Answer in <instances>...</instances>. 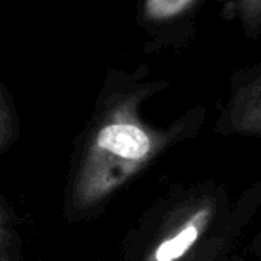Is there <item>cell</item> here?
<instances>
[{
    "mask_svg": "<svg viewBox=\"0 0 261 261\" xmlns=\"http://www.w3.org/2000/svg\"><path fill=\"white\" fill-rule=\"evenodd\" d=\"M231 200L213 181L174 186L158 206L138 261H197L232 222Z\"/></svg>",
    "mask_w": 261,
    "mask_h": 261,
    "instance_id": "2",
    "label": "cell"
},
{
    "mask_svg": "<svg viewBox=\"0 0 261 261\" xmlns=\"http://www.w3.org/2000/svg\"><path fill=\"white\" fill-rule=\"evenodd\" d=\"M168 86L147 65L108 72L70 160L66 213L72 218L97 211L158 158L199 135L207 116L204 106H193L168 125L142 116L143 106Z\"/></svg>",
    "mask_w": 261,
    "mask_h": 261,
    "instance_id": "1",
    "label": "cell"
},
{
    "mask_svg": "<svg viewBox=\"0 0 261 261\" xmlns=\"http://www.w3.org/2000/svg\"><path fill=\"white\" fill-rule=\"evenodd\" d=\"M13 247H15V231L8 210L0 200V261L13 259Z\"/></svg>",
    "mask_w": 261,
    "mask_h": 261,
    "instance_id": "7",
    "label": "cell"
},
{
    "mask_svg": "<svg viewBox=\"0 0 261 261\" xmlns=\"http://www.w3.org/2000/svg\"><path fill=\"white\" fill-rule=\"evenodd\" d=\"M20 138V118L8 88L0 81V152L13 147Z\"/></svg>",
    "mask_w": 261,
    "mask_h": 261,
    "instance_id": "5",
    "label": "cell"
},
{
    "mask_svg": "<svg viewBox=\"0 0 261 261\" xmlns=\"http://www.w3.org/2000/svg\"><path fill=\"white\" fill-rule=\"evenodd\" d=\"M231 6L240 18L243 34L256 41L261 33V0H232Z\"/></svg>",
    "mask_w": 261,
    "mask_h": 261,
    "instance_id": "6",
    "label": "cell"
},
{
    "mask_svg": "<svg viewBox=\"0 0 261 261\" xmlns=\"http://www.w3.org/2000/svg\"><path fill=\"white\" fill-rule=\"evenodd\" d=\"M206 0H140L138 23L160 47L190 40V29Z\"/></svg>",
    "mask_w": 261,
    "mask_h": 261,
    "instance_id": "4",
    "label": "cell"
},
{
    "mask_svg": "<svg viewBox=\"0 0 261 261\" xmlns=\"http://www.w3.org/2000/svg\"><path fill=\"white\" fill-rule=\"evenodd\" d=\"M213 130L220 136H261V63L234 72Z\"/></svg>",
    "mask_w": 261,
    "mask_h": 261,
    "instance_id": "3",
    "label": "cell"
}]
</instances>
